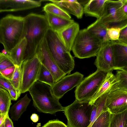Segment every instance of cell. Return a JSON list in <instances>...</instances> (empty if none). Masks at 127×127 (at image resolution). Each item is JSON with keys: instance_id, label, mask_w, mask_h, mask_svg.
I'll list each match as a JSON object with an SVG mask.
<instances>
[{"instance_id": "41", "label": "cell", "mask_w": 127, "mask_h": 127, "mask_svg": "<svg viewBox=\"0 0 127 127\" xmlns=\"http://www.w3.org/2000/svg\"><path fill=\"white\" fill-rule=\"evenodd\" d=\"M122 7L124 12L127 14V0H122Z\"/></svg>"}, {"instance_id": "10", "label": "cell", "mask_w": 127, "mask_h": 127, "mask_svg": "<svg viewBox=\"0 0 127 127\" xmlns=\"http://www.w3.org/2000/svg\"><path fill=\"white\" fill-rule=\"evenodd\" d=\"M35 56L41 64L52 73L55 83L66 75L60 69L53 58L48 48L45 38L38 46Z\"/></svg>"}, {"instance_id": "37", "label": "cell", "mask_w": 127, "mask_h": 127, "mask_svg": "<svg viewBox=\"0 0 127 127\" xmlns=\"http://www.w3.org/2000/svg\"><path fill=\"white\" fill-rule=\"evenodd\" d=\"M118 39L119 42L127 44V25L120 28Z\"/></svg>"}, {"instance_id": "45", "label": "cell", "mask_w": 127, "mask_h": 127, "mask_svg": "<svg viewBox=\"0 0 127 127\" xmlns=\"http://www.w3.org/2000/svg\"><path fill=\"white\" fill-rule=\"evenodd\" d=\"M6 90L0 86V91H5Z\"/></svg>"}, {"instance_id": "29", "label": "cell", "mask_w": 127, "mask_h": 127, "mask_svg": "<svg viewBox=\"0 0 127 127\" xmlns=\"http://www.w3.org/2000/svg\"><path fill=\"white\" fill-rule=\"evenodd\" d=\"M0 114L8 113L11 99L8 92L6 90L0 91Z\"/></svg>"}, {"instance_id": "32", "label": "cell", "mask_w": 127, "mask_h": 127, "mask_svg": "<svg viewBox=\"0 0 127 127\" xmlns=\"http://www.w3.org/2000/svg\"><path fill=\"white\" fill-rule=\"evenodd\" d=\"M14 65L8 56V55H5L1 53L0 55V72L7 68Z\"/></svg>"}, {"instance_id": "7", "label": "cell", "mask_w": 127, "mask_h": 127, "mask_svg": "<svg viewBox=\"0 0 127 127\" xmlns=\"http://www.w3.org/2000/svg\"><path fill=\"white\" fill-rule=\"evenodd\" d=\"M107 73L97 69L94 72L83 79L75 91L76 99L89 101L103 82Z\"/></svg>"}, {"instance_id": "2", "label": "cell", "mask_w": 127, "mask_h": 127, "mask_svg": "<svg viewBox=\"0 0 127 127\" xmlns=\"http://www.w3.org/2000/svg\"><path fill=\"white\" fill-rule=\"evenodd\" d=\"M29 91L33 100V105L38 111L52 114L64 111V107L54 95L49 85L37 81Z\"/></svg>"}, {"instance_id": "40", "label": "cell", "mask_w": 127, "mask_h": 127, "mask_svg": "<svg viewBox=\"0 0 127 127\" xmlns=\"http://www.w3.org/2000/svg\"><path fill=\"white\" fill-rule=\"evenodd\" d=\"M8 113L0 114V127H1Z\"/></svg>"}, {"instance_id": "47", "label": "cell", "mask_w": 127, "mask_h": 127, "mask_svg": "<svg viewBox=\"0 0 127 127\" xmlns=\"http://www.w3.org/2000/svg\"><path fill=\"white\" fill-rule=\"evenodd\" d=\"M88 127H90V126H88Z\"/></svg>"}, {"instance_id": "46", "label": "cell", "mask_w": 127, "mask_h": 127, "mask_svg": "<svg viewBox=\"0 0 127 127\" xmlns=\"http://www.w3.org/2000/svg\"><path fill=\"white\" fill-rule=\"evenodd\" d=\"M1 52H0V55H1Z\"/></svg>"}, {"instance_id": "38", "label": "cell", "mask_w": 127, "mask_h": 127, "mask_svg": "<svg viewBox=\"0 0 127 127\" xmlns=\"http://www.w3.org/2000/svg\"><path fill=\"white\" fill-rule=\"evenodd\" d=\"M1 127H14L13 123L9 118L8 114L6 118Z\"/></svg>"}, {"instance_id": "1", "label": "cell", "mask_w": 127, "mask_h": 127, "mask_svg": "<svg viewBox=\"0 0 127 127\" xmlns=\"http://www.w3.org/2000/svg\"><path fill=\"white\" fill-rule=\"evenodd\" d=\"M49 28L44 15L31 13L24 17L22 38H26L27 45L23 62L35 56L37 48Z\"/></svg>"}, {"instance_id": "24", "label": "cell", "mask_w": 127, "mask_h": 127, "mask_svg": "<svg viewBox=\"0 0 127 127\" xmlns=\"http://www.w3.org/2000/svg\"><path fill=\"white\" fill-rule=\"evenodd\" d=\"M109 93L105 94L99 97L91 105V123L89 125L90 127L102 112L108 109L106 106V102L107 96Z\"/></svg>"}, {"instance_id": "13", "label": "cell", "mask_w": 127, "mask_h": 127, "mask_svg": "<svg viewBox=\"0 0 127 127\" xmlns=\"http://www.w3.org/2000/svg\"><path fill=\"white\" fill-rule=\"evenodd\" d=\"M127 91L118 89L109 93L106 106L111 113L115 114L127 109Z\"/></svg>"}, {"instance_id": "42", "label": "cell", "mask_w": 127, "mask_h": 127, "mask_svg": "<svg viewBox=\"0 0 127 127\" xmlns=\"http://www.w3.org/2000/svg\"><path fill=\"white\" fill-rule=\"evenodd\" d=\"M31 120L34 122H37L39 120L38 115L36 114L33 113L32 114L31 117Z\"/></svg>"}, {"instance_id": "16", "label": "cell", "mask_w": 127, "mask_h": 127, "mask_svg": "<svg viewBox=\"0 0 127 127\" xmlns=\"http://www.w3.org/2000/svg\"><path fill=\"white\" fill-rule=\"evenodd\" d=\"M79 30V24L74 22L56 32L67 49L70 52Z\"/></svg>"}, {"instance_id": "11", "label": "cell", "mask_w": 127, "mask_h": 127, "mask_svg": "<svg viewBox=\"0 0 127 127\" xmlns=\"http://www.w3.org/2000/svg\"><path fill=\"white\" fill-rule=\"evenodd\" d=\"M83 77V75L78 72L65 76L51 86L53 94L60 99L67 92L78 85Z\"/></svg>"}, {"instance_id": "6", "label": "cell", "mask_w": 127, "mask_h": 127, "mask_svg": "<svg viewBox=\"0 0 127 127\" xmlns=\"http://www.w3.org/2000/svg\"><path fill=\"white\" fill-rule=\"evenodd\" d=\"M102 42L93 36L86 28L80 30L72 49L75 56L83 59L96 56Z\"/></svg>"}, {"instance_id": "5", "label": "cell", "mask_w": 127, "mask_h": 127, "mask_svg": "<svg viewBox=\"0 0 127 127\" xmlns=\"http://www.w3.org/2000/svg\"><path fill=\"white\" fill-rule=\"evenodd\" d=\"M89 102L75 99L71 104L64 107L68 127H88L90 125L92 106Z\"/></svg>"}, {"instance_id": "15", "label": "cell", "mask_w": 127, "mask_h": 127, "mask_svg": "<svg viewBox=\"0 0 127 127\" xmlns=\"http://www.w3.org/2000/svg\"><path fill=\"white\" fill-rule=\"evenodd\" d=\"M41 1L24 0H0V12L24 10L40 7Z\"/></svg>"}, {"instance_id": "43", "label": "cell", "mask_w": 127, "mask_h": 127, "mask_svg": "<svg viewBox=\"0 0 127 127\" xmlns=\"http://www.w3.org/2000/svg\"><path fill=\"white\" fill-rule=\"evenodd\" d=\"M78 2L82 5L84 4V6L88 2L89 0H77Z\"/></svg>"}, {"instance_id": "27", "label": "cell", "mask_w": 127, "mask_h": 127, "mask_svg": "<svg viewBox=\"0 0 127 127\" xmlns=\"http://www.w3.org/2000/svg\"><path fill=\"white\" fill-rule=\"evenodd\" d=\"M42 10L45 13L56 16L69 19L71 18L69 14L53 3H47L43 7Z\"/></svg>"}, {"instance_id": "39", "label": "cell", "mask_w": 127, "mask_h": 127, "mask_svg": "<svg viewBox=\"0 0 127 127\" xmlns=\"http://www.w3.org/2000/svg\"><path fill=\"white\" fill-rule=\"evenodd\" d=\"M11 100H16L18 98L16 93L14 89L8 91Z\"/></svg>"}, {"instance_id": "20", "label": "cell", "mask_w": 127, "mask_h": 127, "mask_svg": "<svg viewBox=\"0 0 127 127\" xmlns=\"http://www.w3.org/2000/svg\"><path fill=\"white\" fill-rule=\"evenodd\" d=\"M106 0H90L84 6L83 12L86 16L96 17H101Z\"/></svg>"}, {"instance_id": "3", "label": "cell", "mask_w": 127, "mask_h": 127, "mask_svg": "<svg viewBox=\"0 0 127 127\" xmlns=\"http://www.w3.org/2000/svg\"><path fill=\"white\" fill-rule=\"evenodd\" d=\"M24 17L8 15L0 20V43L8 54L22 39Z\"/></svg>"}, {"instance_id": "31", "label": "cell", "mask_w": 127, "mask_h": 127, "mask_svg": "<svg viewBox=\"0 0 127 127\" xmlns=\"http://www.w3.org/2000/svg\"><path fill=\"white\" fill-rule=\"evenodd\" d=\"M115 76L119 89L127 91V71L117 70Z\"/></svg>"}, {"instance_id": "17", "label": "cell", "mask_w": 127, "mask_h": 127, "mask_svg": "<svg viewBox=\"0 0 127 127\" xmlns=\"http://www.w3.org/2000/svg\"><path fill=\"white\" fill-rule=\"evenodd\" d=\"M118 82L112 71L107 73L105 78L99 89L89 102L91 105L99 97L107 93L119 89Z\"/></svg>"}, {"instance_id": "22", "label": "cell", "mask_w": 127, "mask_h": 127, "mask_svg": "<svg viewBox=\"0 0 127 127\" xmlns=\"http://www.w3.org/2000/svg\"><path fill=\"white\" fill-rule=\"evenodd\" d=\"M26 45V39L24 37L8 54V56L14 65H22Z\"/></svg>"}, {"instance_id": "36", "label": "cell", "mask_w": 127, "mask_h": 127, "mask_svg": "<svg viewBox=\"0 0 127 127\" xmlns=\"http://www.w3.org/2000/svg\"><path fill=\"white\" fill-rule=\"evenodd\" d=\"M15 69V65L8 67L0 71V74L7 79L11 80L12 78Z\"/></svg>"}, {"instance_id": "21", "label": "cell", "mask_w": 127, "mask_h": 127, "mask_svg": "<svg viewBox=\"0 0 127 127\" xmlns=\"http://www.w3.org/2000/svg\"><path fill=\"white\" fill-rule=\"evenodd\" d=\"M107 26L99 19L93 23L86 28L91 34L101 41L102 42L110 40L108 36Z\"/></svg>"}, {"instance_id": "12", "label": "cell", "mask_w": 127, "mask_h": 127, "mask_svg": "<svg viewBox=\"0 0 127 127\" xmlns=\"http://www.w3.org/2000/svg\"><path fill=\"white\" fill-rule=\"evenodd\" d=\"M96 56L94 64L97 69L107 73L113 70V58L110 40L102 43Z\"/></svg>"}, {"instance_id": "9", "label": "cell", "mask_w": 127, "mask_h": 127, "mask_svg": "<svg viewBox=\"0 0 127 127\" xmlns=\"http://www.w3.org/2000/svg\"><path fill=\"white\" fill-rule=\"evenodd\" d=\"M41 64L35 55L33 58L24 61L22 65V82L21 94L29 91L37 81Z\"/></svg>"}, {"instance_id": "44", "label": "cell", "mask_w": 127, "mask_h": 127, "mask_svg": "<svg viewBox=\"0 0 127 127\" xmlns=\"http://www.w3.org/2000/svg\"><path fill=\"white\" fill-rule=\"evenodd\" d=\"M1 53L4 55H8V54L7 52H6V50L4 49L2 51Z\"/></svg>"}, {"instance_id": "34", "label": "cell", "mask_w": 127, "mask_h": 127, "mask_svg": "<svg viewBox=\"0 0 127 127\" xmlns=\"http://www.w3.org/2000/svg\"><path fill=\"white\" fill-rule=\"evenodd\" d=\"M0 86L8 91L14 89L9 80L0 74Z\"/></svg>"}, {"instance_id": "4", "label": "cell", "mask_w": 127, "mask_h": 127, "mask_svg": "<svg viewBox=\"0 0 127 127\" xmlns=\"http://www.w3.org/2000/svg\"><path fill=\"white\" fill-rule=\"evenodd\" d=\"M45 38L51 55L59 67L66 74H70L75 65L74 58L70 52L57 33L49 28Z\"/></svg>"}, {"instance_id": "18", "label": "cell", "mask_w": 127, "mask_h": 127, "mask_svg": "<svg viewBox=\"0 0 127 127\" xmlns=\"http://www.w3.org/2000/svg\"><path fill=\"white\" fill-rule=\"evenodd\" d=\"M69 14H71L78 19L82 18L83 7L77 0H50Z\"/></svg>"}, {"instance_id": "33", "label": "cell", "mask_w": 127, "mask_h": 127, "mask_svg": "<svg viewBox=\"0 0 127 127\" xmlns=\"http://www.w3.org/2000/svg\"><path fill=\"white\" fill-rule=\"evenodd\" d=\"M121 29L116 27L107 28V33L110 40L117 41L118 39Z\"/></svg>"}, {"instance_id": "28", "label": "cell", "mask_w": 127, "mask_h": 127, "mask_svg": "<svg viewBox=\"0 0 127 127\" xmlns=\"http://www.w3.org/2000/svg\"><path fill=\"white\" fill-rule=\"evenodd\" d=\"M109 127H127V109L113 114Z\"/></svg>"}, {"instance_id": "23", "label": "cell", "mask_w": 127, "mask_h": 127, "mask_svg": "<svg viewBox=\"0 0 127 127\" xmlns=\"http://www.w3.org/2000/svg\"><path fill=\"white\" fill-rule=\"evenodd\" d=\"M31 101L27 94L14 104L10 109L11 118L14 121H18L23 113L25 111Z\"/></svg>"}, {"instance_id": "30", "label": "cell", "mask_w": 127, "mask_h": 127, "mask_svg": "<svg viewBox=\"0 0 127 127\" xmlns=\"http://www.w3.org/2000/svg\"><path fill=\"white\" fill-rule=\"evenodd\" d=\"M37 81L47 84L50 86L55 83L53 76L50 71L41 64Z\"/></svg>"}, {"instance_id": "48", "label": "cell", "mask_w": 127, "mask_h": 127, "mask_svg": "<svg viewBox=\"0 0 127 127\" xmlns=\"http://www.w3.org/2000/svg\"></svg>"}, {"instance_id": "26", "label": "cell", "mask_w": 127, "mask_h": 127, "mask_svg": "<svg viewBox=\"0 0 127 127\" xmlns=\"http://www.w3.org/2000/svg\"><path fill=\"white\" fill-rule=\"evenodd\" d=\"M113 113L108 109L102 112L90 127H109Z\"/></svg>"}, {"instance_id": "35", "label": "cell", "mask_w": 127, "mask_h": 127, "mask_svg": "<svg viewBox=\"0 0 127 127\" xmlns=\"http://www.w3.org/2000/svg\"><path fill=\"white\" fill-rule=\"evenodd\" d=\"M42 127H68L63 122L57 119L50 120Z\"/></svg>"}, {"instance_id": "19", "label": "cell", "mask_w": 127, "mask_h": 127, "mask_svg": "<svg viewBox=\"0 0 127 127\" xmlns=\"http://www.w3.org/2000/svg\"><path fill=\"white\" fill-rule=\"evenodd\" d=\"M49 28L57 32L72 24L73 20L56 16L50 13L45 12V15Z\"/></svg>"}, {"instance_id": "14", "label": "cell", "mask_w": 127, "mask_h": 127, "mask_svg": "<svg viewBox=\"0 0 127 127\" xmlns=\"http://www.w3.org/2000/svg\"><path fill=\"white\" fill-rule=\"evenodd\" d=\"M110 41L113 70L127 71V44L117 41Z\"/></svg>"}, {"instance_id": "8", "label": "cell", "mask_w": 127, "mask_h": 127, "mask_svg": "<svg viewBox=\"0 0 127 127\" xmlns=\"http://www.w3.org/2000/svg\"><path fill=\"white\" fill-rule=\"evenodd\" d=\"M122 0H106L100 17L98 19L107 28H121L127 25V14L124 12Z\"/></svg>"}, {"instance_id": "25", "label": "cell", "mask_w": 127, "mask_h": 127, "mask_svg": "<svg viewBox=\"0 0 127 127\" xmlns=\"http://www.w3.org/2000/svg\"><path fill=\"white\" fill-rule=\"evenodd\" d=\"M22 65H15V69L12 79L9 80L15 90L18 98L21 94L22 82Z\"/></svg>"}]
</instances>
